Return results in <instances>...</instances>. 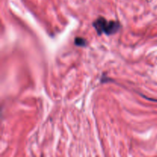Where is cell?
<instances>
[{
	"instance_id": "2",
	"label": "cell",
	"mask_w": 157,
	"mask_h": 157,
	"mask_svg": "<svg viewBox=\"0 0 157 157\" xmlns=\"http://www.w3.org/2000/svg\"><path fill=\"white\" fill-rule=\"evenodd\" d=\"M75 45L79 46V47H86L87 44V41L85 38L82 37H77L75 39Z\"/></svg>"
},
{
	"instance_id": "1",
	"label": "cell",
	"mask_w": 157,
	"mask_h": 157,
	"mask_svg": "<svg viewBox=\"0 0 157 157\" xmlns=\"http://www.w3.org/2000/svg\"><path fill=\"white\" fill-rule=\"evenodd\" d=\"M93 27L99 35L104 33L107 35L117 33L121 28V25L117 21H107L104 17H98L93 22Z\"/></svg>"
}]
</instances>
